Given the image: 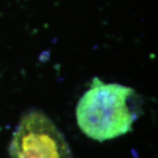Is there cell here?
<instances>
[{
  "mask_svg": "<svg viewBox=\"0 0 158 158\" xmlns=\"http://www.w3.org/2000/svg\"><path fill=\"white\" fill-rule=\"evenodd\" d=\"M135 97L131 87L94 78L76 107L79 128L88 138L99 142L127 134L138 118L131 106Z\"/></svg>",
  "mask_w": 158,
  "mask_h": 158,
  "instance_id": "cell-1",
  "label": "cell"
},
{
  "mask_svg": "<svg viewBox=\"0 0 158 158\" xmlns=\"http://www.w3.org/2000/svg\"><path fill=\"white\" fill-rule=\"evenodd\" d=\"M11 158H72L70 147L52 119L32 110L23 116L9 145Z\"/></svg>",
  "mask_w": 158,
  "mask_h": 158,
  "instance_id": "cell-2",
  "label": "cell"
}]
</instances>
